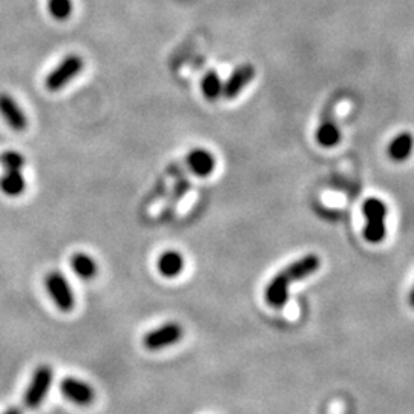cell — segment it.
<instances>
[{"instance_id":"6da1fadb","label":"cell","mask_w":414,"mask_h":414,"mask_svg":"<svg viewBox=\"0 0 414 414\" xmlns=\"http://www.w3.org/2000/svg\"><path fill=\"white\" fill-rule=\"evenodd\" d=\"M321 266V259L315 253H310L303 258L291 262L290 266L282 269L279 274L269 282L266 289V303L274 308H282L289 301V289L291 282L306 279Z\"/></svg>"},{"instance_id":"7a4b0ae2","label":"cell","mask_w":414,"mask_h":414,"mask_svg":"<svg viewBox=\"0 0 414 414\" xmlns=\"http://www.w3.org/2000/svg\"><path fill=\"white\" fill-rule=\"evenodd\" d=\"M362 213L367 220L364 238L369 242H381L385 238V216L387 206L379 198H367L362 204Z\"/></svg>"},{"instance_id":"3957f363","label":"cell","mask_w":414,"mask_h":414,"mask_svg":"<svg viewBox=\"0 0 414 414\" xmlns=\"http://www.w3.org/2000/svg\"><path fill=\"white\" fill-rule=\"evenodd\" d=\"M84 68V60L79 54H69L55 67L45 79V86L51 92H57L71 83Z\"/></svg>"},{"instance_id":"277c9868","label":"cell","mask_w":414,"mask_h":414,"mask_svg":"<svg viewBox=\"0 0 414 414\" xmlns=\"http://www.w3.org/2000/svg\"><path fill=\"white\" fill-rule=\"evenodd\" d=\"M52 369L50 365H39L33 373L30 385L25 391V405L30 410L39 408L46 399L52 384Z\"/></svg>"},{"instance_id":"5b68a950","label":"cell","mask_w":414,"mask_h":414,"mask_svg":"<svg viewBox=\"0 0 414 414\" xmlns=\"http://www.w3.org/2000/svg\"><path fill=\"white\" fill-rule=\"evenodd\" d=\"M45 287L48 290V293L51 299L54 301V304L57 306L62 312L68 313L75 306V298L74 291L69 286V282L67 281L60 272H50L45 278Z\"/></svg>"},{"instance_id":"8992f818","label":"cell","mask_w":414,"mask_h":414,"mask_svg":"<svg viewBox=\"0 0 414 414\" xmlns=\"http://www.w3.org/2000/svg\"><path fill=\"white\" fill-rule=\"evenodd\" d=\"M181 337H183V327L178 323L171 321L154 328V330L147 332L143 337V344L147 350L158 352V350H163V348L177 344L178 341H181Z\"/></svg>"},{"instance_id":"52a82bcc","label":"cell","mask_w":414,"mask_h":414,"mask_svg":"<svg viewBox=\"0 0 414 414\" xmlns=\"http://www.w3.org/2000/svg\"><path fill=\"white\" fill-rule=\"evenodd\" d=\"M0 116L6 121L8 126L17 133H22L28 128V118L25 111L18 105L17 100L6 92H0Z\"/></svg>"},{"instance_id":"ba28073f","label":"cell","mask_w":414,"mask_h":414,"mask_svg":"<svg viewBox=\"0 0 414 414\" xmlns=\"http://www.w3.org/2000/svg\"><path fill=\"white\" fill-rule=\"evenodd\" d=\"M60 390L63 396L71 401L75 405L86 407L94 401V390L89 385L75 378H65L60 384Z\"/></svg>"},{"instance_id":"9c48e42d","label":"cell","mask_w":414,"mask_h":414,"mask_svg":"<svg viewBox=\"0 0 414 414\" xmlns=\"http://www.w3.org/2000/svg\"><path fill=\"white\" fill-rule=\"evenodd\" d=\"M253 77H255V68L249 63L241 65L240 68L230 74V77L225 80V83H223V96L225 99H235L240 96L242 89L253 80Z\"/></svg>"},{"instance_id":"30bf717a","label":"cell","mask_w":414,"mask_h":414,"mask_svg":"<svg viewBox=\"0 0 414 414\" xmlns=\"http://www.w3.org/2000/svg\"><path fill=\"white\" fill-rule=\"evenodd\" d=\"M186 163L191 171L198 177H209L215 169V158L209 150L196 147L187 154Z\"/></svg>"},{"instance_id":"8fae6325","label":"cell","mask_w":414,"mask_h":414,"mask_svg":"<svg viewBox=\"0 0 414 414\" xmlns=\"http://www.w3.org/2000/svg\"><path fill=\"white\" fill-rule=\"evenodd\" d=\"M318 143L324 147H333L341 141V130L336 121L332 118L330 112H324L321 125L316 130Z\"/></svg>"},{"instance_id":"7c38bea8","label":"cell","mask_w":414,"mask_h":414,"mask_svg":"<svg viewBox=\"0 0 414 414\" xmlns=\"http://www.w3.org/2000/svg\"><path fill=\"white\" fill-rule=\"evenodd\" d=\"M158 270L160 274L166 278H175L181 274L184 269V258L180 252L177 250H167L162 257L158 258Z\"/></svg>"},{"instance_id":"4fadbf2b","label":"cell","mask_w":414,"mask_h":414,"mask_svg":"<svg viewBox=\"0 0 414 414\" xmlns=\"http://www.w3.org/2000/svg\"><path fill=\"white\" fill-rule=\"evenodd\" d=\"M71 267L75 272V275L86 281L96 278L99 274V266L96 259L83 252L74 253L71 257Z\"/></svg>"},{"instance_id":"5bb4252c","label":"cell","mask_w":414,"mask_h":414,"mask_svg":"<svg viewBox=\"0 0 414 414\" xmlns=\"http://www.w3.org/2000/svg\"><path fill=\"white\" fill-rule=\"evenodd\" d=\"M26 189V180L22 171H5L0 177V191L8 196H18Z\"/></svg>"},{"instance_id":"9a60e30c","label":"cell","mask_w":414,"mask_h":414,"mask_svg":"<svg viewBox=\"0 0 414 414\" xmlns=\"http://www.w3.org/2000/svg\"><path fill=\"white\" fill-rule=\"evenodd\" d=\"M414 147V137L408 133H402L393 138L388 146V155L394 162H403L407 160Z\"/></svg>"},{"instance_id":"2e32d148","label":"cell","mask_w":414,"mask_h":414,"mask_svg":"<svg viewBox=\"0 0 414 414\" xmlns=\"http://www.w3.org/2000/svg\"><path fill=\"white\" fill-rule=\"evenodd\" d=\"M201 92L207 100H216L223 94V82L216 71H209L201 79Z\"/></svg>"},{"instance_id":"e0dca14e","label":"cell","mask_w":414,"mask_h":414,"mask_svg":"<svg viewBox=\"0 0 414 414\" xmlns=\"http://www.w3.org/2000/svg\"><path fill=\"white\" fill-rule=\"evenodd\" d=\"M25 164V157L17 150H5L0 154V166L4 167V171H22Z\"/></svg>"},{"instance_id":"ac0fdd59","label":"cell","mask_w":414,"mask_h":414,"mask_svg":"<svg viewBox=\"0 0 414 414\" xmlns=\"http://www.w3.org/2000/svg\"><path fill=\"white\" fill-rule=\"evenodd\" d=\"M48 11L55 21H67L72 13V0H48Z\"/></svg>"},{"instance_id":"d6986e66","label":"cell","mask_w":414,"mask_h":414,"mask_svg":"<svg viewBox=\"0 0 414 414\" xmlns=\"http://www.w3.org/2000/svg\"><path fill=\"white\" fill-rule=\"evenodd\" d=\"M4 414H22V411L18 410V408H9V410H6Z\"/></svg>"},{"instance_id":"ffe728a7","label":"cell","mask_w":414,"mask_h":414,"mask_svg":"<svg viewBox=\"0 0 414 414\" xmlns=\"http://www.w3.org/2000/svg\"><path fill=\"white\" fill-rule=\"evenodd\" d=\"M408 303H410V306H411V307H414V287H413V290L410 291V296H408Z\"/></svg>"}]
</instances>
